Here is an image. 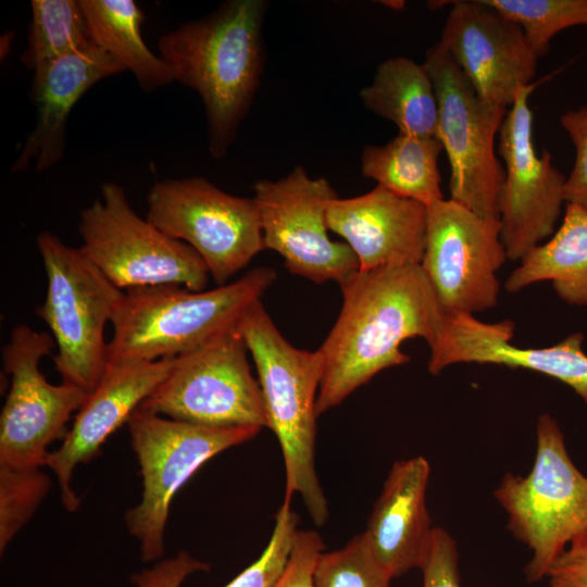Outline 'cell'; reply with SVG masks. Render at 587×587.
<instances>
[{
	"label": "cell",
	"instance_id": "cell-1",
	"mask_svg": "<svg viewBox=\"0 0 587 587\" xmlns=\"http://www.w3.org/2000/svg\"><path fill=\"white\" fill-rule=\"evenodd\" d=\"M339 286L342 305L319 349L317 416L379 372L409 362L404 340L420 337L432 348L447 316L421 264L357 271Z\"/></svg>",
	"mask_w": 587,
	"mask_h": 587
},
{
	"label": "cell",
	"instance_id": "cell-2",
	"mask_svg": "<svg viewBox=\"0 0 587 587\" xmlns=\"http://www.w3.org/2000/svg\"><path fill=\"white\" fill-rule=\"evenodd\" d=\"M266 8L264 0H230L158 41L173 80L197 91L203 102L209 150L216 159L233 143L260 83Z\"/></svg>",
	"mask_w": 587,
	"mask_h": 587
},
{
	"label": "cell",
	"instance_id": "cell-3",
	"mask_svg": "<svg viewBox=\"0 0 587 587\" xmlns=\"http://www.w3.org/2000/svg\"><path fill=\"white\" fill-rule=\"evenodd\" d=\"M276 279L267 266L210 290L154 286L125 290L111 319L108 363L155 361L192 351L238 326Z\"/></svg>",
	"mask_w": 587,
	"mask_h": 587
},
{
	"label": "cell",
	"instance_id": "cell-4",
	"mask_svg": "<svg viewBox=\"0 0 587 587\" xmlns=\"http://www.w3.org/2000/svg\"><path fill=\"white\" fill-rule=\"evenodd\" d=\"M258 372L267 427L276 435L285 464V499L298 494L316 525L328 517L327 500L314 464L316 398L324 373L320 350L294 347L278 330L261 300L238 325Z\"/></svg>",
	"mask_w": 587,
	"mask_h": 587
},
{
	"label": "cell",
	"instance_id": "cell-5",
	"mask_svg": "<svg viewBox=\"0 0 587 587\" xmlns=\"http://www.w3.org/2000/svg\"><path fill=\"white\" fill-rule=\"evenodd\" d=\"M536 437L532 471L505 474L494 492L508 514V529L533 552L524 570L530 584L546 577L565 550L587 547V476L572 462L549 413L538 417Z\"/></svg>",
	"mask_w": 587,
	"mask_h": 587
},
{
	"label": "cell",
	"instance_id": "cell-6",
	"mask_svg": "<svg viewBox=\"0 0 587 587\" xmlns=\"http://www.w3.org/2000/svg\"><path fill=\"white\" fill-rule=\"evenodd\" d=\"M36 241L48 279L46 299L36 313L54 339L55 370L62 383L89 394L107 367L104 328L124 290L57 235L42 232Z\"/></svg>",
	"mask_w": 587,
	"mask_h": 587
},
{
	"label": "cell",
	"instance_id": "cell-7",
	"mask_svg": "<svg viewBox=\"0 0 587 587\" xmlns=\"http://www.w3.org/2000/svg\"><path fill=\"white\" fill-rule=\"evenodd\" d=\"M80 252L117 288L182 286L204 290L209 270L187 243L141 218L122 186L108 182L100 198L83 209Z\"/></svg>",
	"mask_w": 587,
	"mask_h": 587
},
{
	"label": "cell",
	"instance_id": "cell-8",
	"mask_svg": "<svg viewBox=\"0 0 587 587\" xmlns=\"http://www.w3.org/2000/svg\"><path fill=\"white\" fill-rule=\"evenodd\" d=\"M142 475V499L126 513L143 561L164 553V530L173 497L217 453L252 439L258 427H210L165 417L138 407L127 421Z\"/></svg>",
	"mask_w": 587,
	"mask_h": 587
},
{
	"label": "cell",
	"instance_id": "cell-9",
	"mask_svg": "<svg viewBox=\"0 0 587 587\" xmlns=\"http://www.w3.org/2000/svg\"><path fill=\"white\" fill-rule=\"evenodd\" d=\"M438 101V132L450 165V199L477 215L500 221L504 168L495 139L509 108L483 100L464 73L438 43L425 61Z\"/></svg>",
	"mask_w": 587,
	"mask_h": 587
},
{
	"label": "cell",
	"instance_id": "cell-10",
	"mask_svg": "<svg viewBox=\"0 0 587 587\" xmlns=\"http://www.w3.org/2000/svg\"><path fill=\"white\" fill-rule=\"evenodd\" d=\"M247 351L237 326L176 357L171 372L139 407L210 427H267L261 388Z\"/></svg>",
	"mask_w": 587,
	"mask_h": 587
},
{
	"label": "cell",
	"instance_id": "cell-11",
	"mask_svg": "<svg viewBox=\"0 0 587 587\" xmlns=\"http://www.w3.org/2000/svg\"><path fill=\"white\" fill-rule=\"evenodd\" d=\"M147 220L190 246L217 286L264 249L253 198L227 193L203 177L157 182L147 196Z\"/></svg>",
	"mask_w": 587,
	"mask_h": 587
},
{
	"label": "cell",
	"instance_id": "cell-12",
	"mask_svg": "<svg viewBox=\"0 0 587 587\" xmlns=\"http://www.w3.org/2000/svg\"><path fill=\"white\" fill-rule=\"evenodd\" d=\"M55 342L46 332L16 325L2 348L3 371L11 386L0 416V466L34 469L46 465L48 446L64 438L65 425L87 392L62 383L50 384L39 369Z\"/></svg>",
	"mask_w": 587,
	"mask_h": 587
},
{
	"label": "cell",
	"instance_id": "cell-13",
	"mask_svg": "<svg viewBox=\"0 0 587 587\" xmlns=\"http://www.w3.org/2000/svg\"><path fill=\"white\" fill-rule=\"evenodd\" d=\"M253 191L264 249L280 254L291 274L340 285L359 271L350 247L328 236L327 210L338 197L327 179L296 166L277 180L257 182Z\"/></svg>",
	"mask_w": 587,
	"mask_h": 587
},
{
	"label": "cell",
	"instance_id": "cell-14",
	"mask_svg": "<svg viewBox=\"0 0 587 587\" xmlns=\"http://www.w3.org/2000/svg\"><path fill=\"white\" fill-rule=\"evenodd\" d=\"M507 259L500 221L486 220L450 198L427 207L421 267L446 314L494 308L500 292L497 272Z\"/></svg>",
	"mask_w": 587,
	"mask_h": 587
},
{
	"label": "cell",
	"instance_id": "cell-15",
	"mask_svg": "<svg viewBox=\"0 0 587 587\" xmlns=\"http://www.w3.org/2000/svg\"><path fill=\"white\" fill-rule=\"evenodd\" d=\"M536 83L524 87L509 108L499 130L498 151L504 162L500 193V238L509 260H521L555 230L564 200L565 178L533 138L529 97Z\"/></svg>",
	"mask_w": 587,
	"mask_h": 587
},
{
	"label": "cell",
	"instance_id": "cell-16",
	"mask_svg": "<svg viewBox=\"0 0 587 587\" xmlns=\"http://www.w3.org/2000/svg\"><path fill=\"white\" fill-rule=\"evenodd\" d=\"M449 3L438 43L483 100L510 108L533 84L539 59L523 28L483 0Z\"/></svg>",
	"mask_w": 587,
	"mask_h": 587
},
{
	"label": "cell",
	"instance_id": "cell-17",
	"mask_svg": "<svg viewBox=\"0 0 587 587\" xmlns=\"http://www.w3.org/2000/svg\"><path fill=\"white\" fill-rule=\"evenodd\" d=\"M513 337L511 320L485 323L470 313L447 314L437 341L429 348L428 371L437 375L457 363L526 369L562 382L587 403V353L582 333L544 348L517 347Z\"/></svg>",
	"mask_w": 587,
	"mask_h": 587
},
{
	"label": "cell",
	"instance_id": "cell-18",
	"mask_svg": "<svg viewBox=\"0 0 587 587\" xmlns=\"http://www.w3.org/2000/svg\"><path fill=\"white\" fill-rule=\"evenodd\" d=\"M176 357L155 361L108 363L97 386L78 409L62 445L49 452L46 465L58 478L68 512L79 499L71 488L75 467L92 459L105 439L127 422L132 413L171 372Z\"/></svg>",
	"mask_w": 587,
	"mask_h": 587
},
{
	"label": "cell",
	"instance_id": "cell-19",
	"mask_svg": "<svg viewBox=\"0 0 587 587\" xmlns=\"http://www.w3.org/2000/svg\"><path fill=\"white\" fill-rule=\"evenodd\" d=\"M327 225L353 251L359 271L421 264L427 205L377 185L358 197L334 199L327 210Z\"/></svg>",
	"mask_w": 587,
	"mask_h": 587
},
{
	"label": "cell",
	"instance_id": "cell-20",
	"mask_svg": "<svg viewBox=\"0 0 587 587\" xmlns=\"http://www.w3.org/2000/svg\"><path fill=\"white\" fill-rule=\"evenodd\" d=\"M123 71L95 43L37 67L30 88L36 124L11 171L24 172L33 165L41 172L55 165L64 153L66 123L74 105L98 82Z\"/></svg>",
	"mask_w": 587,
	"mask_h": 587
},
{
	"label": "cell",
	"instance_id": "cell-21",
	"mask_svg": "<svg viewBox=\"0 0 587 587\" xmlns=\"http://www.w3.org/2000/svg\"><path fill=\"white\" fill-rule=\"evenodd\" d=\"M429 473L422 455L396 461L363 532L391 578L421 569L426 560L434 529L426 507Z\"/></svg>",
	"mask_w": 587,
	"mask_h": 587
},
{
	"label": "cell",
	"instance_id": "cell-22",
	"mask_svg": "<svg viewBox=\"0 0 587 587\" xmlns=\"http://www.w3.org/2000/svg\"><path fill=\"white\" fill-rule=\"evenodd\" d=\"M520 262L505 280L508 292L550 280L562 301L587 305V209L566 203L559 228Z\"/></svg>",
	"mask_w": 587,
	"mask_h": 587
},
{
	"label": "cell",
	"instance_id": "cell-23",
	"mask_svg": "<svg viewBox=\"0 0 587 587\" xmlns=\"http://www.w3.org/2000/svg\"><path fill=\"white\" fill-rule=\"evenodd\" d=\"M360 98L365 108L394 123L399 133L437 137L438 101L424 63L407 57L383 61Z\"/></svg>",
	"mask_w": 587,
	"mask_h": 587
},
{
	"label": "cell",
	"instance_id": "cell-24",
	"mask_svg": "<svg viewBox=\"0 0 587 587\" xmlns=\"http://www.w3.org/2000/svg\"><path fill=\"white\" fill-rule=\"evenodd\" d=\"M96 46L132 72L143 91L173 83L164 60L145 43V14L133 0H80Z\"/></svg>",
	"mask_w": 587,
	"mask_h": 587
},
{
	"label": "cell",
	"instance_id": "cell-25",
	"mask_svg": "<svg viewBox=\"0 0 587 587\" xmlns=\"http://www.w3.org/2000/svg\"><path fill=\"white\" fill-rule=\"evenodd\" d=\"M444 150L437 137L398 133L382 146H366L361 172L377 185L425 205L444 199L438 158Z\"/></svg>",
	"mask_w": 587,
	"mask_h": 587
},
{
	"label": "cell",
	"instance_id": "cell-26",
	"mask_svg": "<svg viewBox=\"0 0 587 587\" xmlns=\"http://www.w3.org/2000/svg\"><path fill=\"white\" fill-rule=\"evenodd\" d=\"M284 499L275 515V525L270 541L258 560L239 573L225 587H273L285 570L297 534L298 516ZM207 563L185 552L166 560L153 569L133 575L136 587H180L191 573L204 571Z\"/></svg>",
	"mask_w": 587,
	"mask_h": 587
},
{
	"label": "cell",
	"instance_id": "cell-27",
	"mask_svg": "<svg viewBox=\"0 0 587 587\" xmlns=\"http://www.w3.org/2000/svg\"><path fill=\"white\" fill-rule=\"evenodd\" d=\"M23 64L37 67L93 45L80 0H32Z\"/></svg>",
	"mask_w": 587,
	"mask_h": 587
},
{
	"label": "cell",
	"instance_id": "cell-28",
	"mask_svg": "<svg viewBox=\"0 0 587 587\" xmlns=\"http://www.w3.org/2000/svg\"><path fill=\"white\" fill-rule=\"evenodd\" d=\"M517 23L539 58L549 51L550 41L560 32L587 27V0H483Z\"/></svg>",
	"mask_w": 587,
	"mask_h": 587
},
{
	"label": "cell",
	"instance_id": "cell-29",
	"mask_svg": "<svg viewBox=\"0 0 587 587\" xmlns=\"http://www.w3.org/2000/svg\"><path fill=\"white\" fill-rule=\"evenodd\" d=\"M391 579L375 559L363 533L340 549L322 552L313 571L314 587H390Z\"/></svg>",
	"mask_w": 587,
	"mask_h": 587
},
{
	"label": "cell",
	"instance_id": "cell-30",
	"mask_svg": "<svg viewBox=\"0 0 587 587\" xmlns=\"http://www.w3.org/2000/svg\"><path fill=\"white\" fill-rule=\"evenodd\" d=\"M50 486V478L40 467L0 466L1 552L33 516Z\"/></svg>",
	"mask_w": 587,
	"mask_h": 587
},
{
	"label": "cell",
	"instance_id": "cell-31",
	"mask_svg": "<svg viewBox=\"0 0 587 587\" xmlns=\"http://www.w3.org/2000/svg\"><path fill=\"white\" fill-rule=\"evenodd\" d=\"M560 123L575 148L574 164L565 178V204L587 209V105L567 110Z\"/></svg>",
	"mask_w": 587,
	"mask_h": 587
},
{
	"label": "cell",
	"instance_id": "cell-32",
	"mask_svg": "<svg viewBox=\"0 0 587 587\" xmlns=\"http://www.w3.org/2000/svg\"><path fill=\"white\" fill-rule=\"evenodd\" d=\"M455 540L441 527H434L429 550L421 570L423 587H461Z\"/></svg>",
	"mask_w": 587,
	"mask_h": 587
},
{
	"label": "cell",
	"instance_id": "cell-33",
	"mask_svg": "<svg viewBox=\"0 0 587 587\" xmlns=\"http://www.w3.org/2000/svg\"><path fill=\"white\" fill-rule=\"evenodd\" d=\"M323 547L315 530L298 529L287 565L273 587H314L313 571Z\"/></svg>",
	"mask_w": 587,
	"mask_h": 587
},
{
	"label": "cell",
	"instance_id": "cell-34",
	"mask_svg": "<svg viewBox=\"0 0 587 587\" xmlns=\"http://www.w3.org/2000/svg\"><path fill=\"white\" fill-rule=\"evenodd\" d=\"M550 587H587V547L567 549L551 564Z\"/></svg>",
	"mask_w": 587,
	"mask_h": 587
},
{
	"label": "cell",
	"instance_id": "cell-35",
	"mask_svg": "<svg viewBox=\"0 0 587 587\" xmlns=\"http://www.w3.org/2000/svg\"><path fill=\"white\" fill-rule=\"evenodd\" d=\"M382 3H387L385 5H387L389 8H394L396 10H399V9L404 7V2H402V1H388V2H382Z\"/></svg>",
	"mask_w": 587,
	"mask_h": 587
},
{
	"label": "cell",
	"instance_id": "cell-36",
	"mask_svg": "<svg viewBox=\"0 0 587 587\" xmlns=\"http://www.w3.org/2000/svg\"><path fill=\"white\" fill-rule=\"evenodd\" d=\"M550 587V586H549Z\"/></svg>",
	"mask_w": 587,
	"mask_h": 587
}]
</instances>
